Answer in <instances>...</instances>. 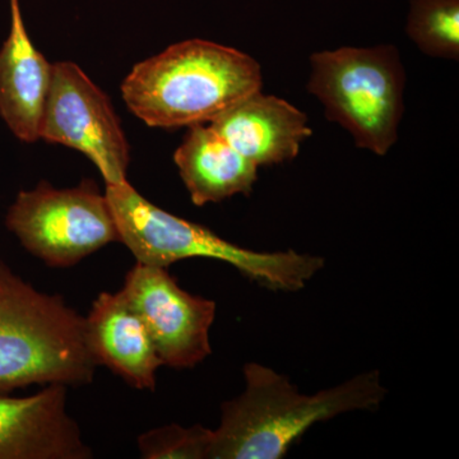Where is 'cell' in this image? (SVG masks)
<instances>
[{
	"mask_svg": "<svg viewBox=\"0 0 459 459\" xmlns=\"http://www.w3.org/2000/svg\"><path fill=\"white\" fill-rule=\"evenodd\" d=\"M210 126L258 168L295 159L313 133L303 111L262 91L241 100Z\"/></svg>",
	"mask_w": 459,
	"mask_h": 459,
	"instance_id": "8fae6325",
	"label": "cell"
},
{
	"mask_svg": "<svg viewBox=\"0 0 459 459\" xmlns=\"http://www.w3.org/2000/svg\"><path fill=\"white\" fill-rule=\"evenodd\" d=\"M120 89L126 107L148 126L189 128L210 124L261 91L262 69L234 48L195 39L133 66Z\"/></svg>",
	"mask_w": 459,
	"mask_h": 459,
	"instance_id": "7a4b0ae2",
	"label": "cell"
},
{
	"mask_svg": "<svg viewBox=\"0 0 459 459\" xmlns=\"http://www.w3.org/2000/svg\"><path fill=\"white\" fill-rule=\"evenodd\" d=\"M119 241L137 262L169 268L192 258L225 262L247 279L277 291H299L323 267L320 256L290 252H255L235 246L210 229L153 204L128 180L105 188Z\"/></svg>",
	"mask_w": 459,
	"mask_h": 459,
	"instance_id": "277c9868",
	"label": "cell"
},
{
	"mask_svg": "<svg viewBox=\"0 0 459 459\" xmlns=\"http://www.w3.org/2000/svg\"><path fill=\"white\" fill-rule=\"evenodd\" d=\"M92 457L69 415L65 385H45L26 397L0 394V459Z\"/></svg>",
	"mask_w": 459,
	"mask_h": 459,
	"instance_id": "9c48e42d",
	"label": "cell"
},
{
	"mask_svg": "<svg viewBox=\"0 0 459 459\" xmlns=\"http://www.w3.org/2000/svg\"><path fill=\"white\" fill-rule=\"evenodd\" d=\"M84 336L96 364L133 388L155 391L162 361L146 325L122 290L96 298L84 318Z\"/></svg>",
	"mask_w": 459,
	"mask_h": 459,
	"instance_id": "30bf717a",
	"label": "cell"
},
{
	"mask_svg": "<svg viewBox=\"0 0 459 459\" xmlns=\"http://www.w3.org/2000/svg\"><path fill=\"white\" fill-rule=\"evenodd\" d=\"M5 226L30 255L54 268L74 267L119 241L107 195L92 180L65 189L41 181L21 190L8 208Z\"/></svg>",
	"mask_w": 459,
	"mask_h": 459,
	"instance_id": "8992f818",
	"label": "cell"
},
{
	"mask_svg": "<svg viewBox=\"0 0 459 459\" xmlns=\"http://www.w3.org/2000/svg\"><path fill=\"white\" fill-rule=\"evenodd\" d=\"M122 291L146 325L162 365L188 369L212 353L216 303L181 289L168 268L135 263Z\"/></svg>",
	"mask_w": 459,
	"mask_h": 459,
	"instance_id": "ba28073f",
	"label": "cell"
},
{
	"mask_svg": "<svg viewBox=\"0 0 459 459\" xmlns=\"http://www.w3.org/2000/svg\"><path fill=\"white\" fill-rule=\"evenodd\" d=\"M307 90L325 117L352 135L356 146L385 156L398 137L406 83L394 45L341 48L310 56Z\"/></svg>",
	"mask_w": 459,
	"mask_h": 459,
	"instance_id": "5b68a950",
	"label": "cell"
},
{
	"mask_svg": "<svg viewBox=\"0 0 459 459\" xmlns=\"http://www.w3.org/2000/svg\"><path fill=\"white\" fill-rule=\"evenodd\" d=\"M246 391L221 406L208 459H280L314 424L359 410H376L386 389L377 371L359 374L313 395L255 362L244 367Z\"/></svg>",
	"mask_w": 459,
	"mask_h": 459,
	"instance_id": "6da1fadb",
	"label": "cell"
},
{
	"mask_svg": "<svg viewBox=\"0 0 459 459\" xmlns=\"http://www.w3.org/2000/svg\"><path fill=\"white\" fill-rule=\"evenodd\" d=\"M212 430L178 424L152 429L138 437V449L144 459H208Z\"/></svg>",
	"mask_w": 459,
	"mask_h": 459,
	"instance_id": "9a60e30c",
	"label": "cell"
},
{
	"mask_svg": "<svg viewBox=\"0 0 459 459\" xmlns=\"http://www.w3.org/2000/svg\"><path fill=\"white\" fill-rule=\"evenodd\" d=\"M39 135L83 153L107 186L128 180L131 150L119 117L107 93L75 63L53 65Z\"/></svg>",
	"mask_w": 459,
	"mask_h": 459,
	"instance_id": "52a82bcc",
	"label": "cell"
},
{
	"mask_svg": "<svg viewBox=\"0 0 459 459\" xmlns=\"http://www.w3.org/2000/svg\"><path fill=\"white\" fill-rule=\"evenodd\" d=\"M98 367L83 316L0 262V394L33 385H90Z\"/></svg>",
	"mask_w": 459,
	"mask_h": 459,
	"instance_id": "3957f363",
	"label": "cell"
},
{
	"mask_svg": "<svg viewBox=\"0 0 459 459\" xmlns=\"http://www.w3.org/2000/svg\"><path fill=\"white\" fill-rule=\"evenodd\" d=\"M11 29L0 48V117L18 140H40V122L53 65L36 49L21 13L20 0H9Z\"/></svg>",
	"mask_w": 459,
	"mask_h": 459,
	"instance_id": "7c38bea8",
	"label": "cell"
},
{
	"mask_svg": "<svg viewBox=\"0 0 459 459\" xmlns=\"http://www.w3.org/2000/svg\"><path fill=\"white\" fill-rule=\"evenodd\" d=\"M174 161L198 207L237 195H249L258 178V166L238 153L210 124L189 126L175 151Z\"/></svg>",
	"mask_w": 459,
	"mask_h": 459,
	"instance_id": "4fadbf2b",
	"label": "cell"
},
{
	"mask_svg": "<svg viewBox=\"0 0 459 459\" xmlns=\"http://www.w3.org/2000/svg\"><path fill=\"white\" fill-rule=\"evenodd\" d=\"M406 30L427 56L457 60L459 0H411Z\"/></svg>",
	"mask_w": 459,
	"mask_h": 459,
	"instance_id": "5bb4252c",
	"label": "cell"
}]
</instances>
